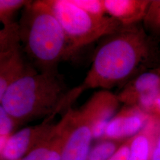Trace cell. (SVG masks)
<instances>
[{
    "instance_id": "9a60e30c",
    "label": "cell",
    "mask_w": 160,
    "mask_h": 160,
    "mask_svg": "<svg viewBox=\"0 0 160 160\" xmlns=\"http://www.w3.org/2000/svg\"><path fill=\"white\" fill-rule=\"evenodd\" d=\"M62 148L42 145L30 151L20 160H61Z\"/></svg>"
},
{
    "instance_id": "4fadbf2b",
    "label": "cell",
    "mask_w": 160,
    "mask_h": 160,
    "mask_svg": "<svg viewBox=\"0 0 160 160\" xmlns=\"http://www.w3.org/2000/svg\"><path fill=\"white\" fill-rule=\"evenodd\" d=\"M30 1L0 0V22L3 26L16 23L14 18L17 12L25 7Z\"/></svg>"
},
{
    "instance_id": "3957f363",
    "label": "cell",
    "mask_w": 160,
    "mask_h": 160,
    "mask_svg": "<svg viewBox=\"0 0 160 160\" xmlns=\"http://www.w3.org/2000/svg\"><path fill=\"white\" fill-rule=\"evenodd\" d=\"M76 97L58 72H38L23 77L0 97L1 106L19 122L54 114Z\"/></svg>"
},
{
    "instance_id": "277c9868",
    "label": "cell",
    "mask_w": 160,
    "mask_h": 160,
    "mask_svg": "<svg viewBox=\"0 0 160 160\" xmlns=\"http://www.w3.org/2000/svg\"><path fill=\"white\" fill-rule=\"evenodd\" d=\"M45 1L77 52L122 27L109 15L93 16L76 6L71 0Z\"/></svg>"
},
{
    "instance_id": "e0dca14e",
    "label": "cell",
    "mask_w": 160,
    "mask_h": 160,
    "mask_svg": "<svg viewBox=\"0 0 160 160\" xmlns=\"http://www.w3.org/2000/svg\"><path fill=\"white\" fill-rule=\"evenodd\" d=\"M118 149L112 140L101 141L91 148L87 160H109Z\"/></svg>"
},
{
    "instance_id": "7a4b0ae2",
    "label": "cell",
    "mask_w": 160,
    "mask_h": 160,
    "mask_svg": "<svg viewBox=\"0 0 160 160\" xmlns=\"http://www.w3.org/2000/svg\"><path fill=\"white\" fill-rule=\"evenodd\" d=\"M17 23L23 52L38 72H58L77 53L45 0L30 1Z\"/></svg>"
},
{
    "instance_id": "7c38bea8",
    "label": "cell",
    "mask_w": 160,
    "mask_h": 160,
    "mask_svg": "<svg viewBox=\"0 0 160 160\" xmlns=\"http://www.w3.org/2000/svg\"><path fill=\"white\" fill-rule=\"evenodd\" d=\"M160 120L151 116L143 130L132 138L129 160H150L151 138L157 135Z\"/></svg>"
},
{
    "instance_id": "6da1fadb",
    "label": "cell",
    "mask_w": 160,
    "mask_h": 160,
    "mask_svg": "<svg viewBox=\"0 0 160 160\" xmlns=\"http://www.w3.org/2000/svg\"><path fill=\"white\" fill-rule=\"evenodd\" d=\"M155 37L140 24L122 26L99 40L91 67L80 86V92L100 88L110 90L124 86L148 70L157 57Z\"/></svg>"
},
{
    "instance_id": "9c48e42d",
    "label": "cell",
    "mask_w": 160,
    "mask_h": 160,
    "mask_svg": "<svg viewBox=\"0 0 160 160\" xmlns=\"http://www.w3.org/2000/svg\"><path fill=\"white\" fill-rule=\"evenodd\" d=\"M151 118L137 106L126 105L109 122L104 138L112 141L133 138L143 130Z\"/></svg>"
},
{
    "instance_id": "2e32d148",
    "label": "cell",
    "mask_w": 160,
    "mask_h": 160,
    "mask_svg": "<svg viewBox=\"0 0 160 160\" xmlns=\"http://www.w3.org/2000/svg\"><path fill=\"white\" fill-rule=\"evenodd\" d=\"M19 122L8 114L2 106H0V150L5 147L8 138L13 133L14 129Z\"/></svg>"
},
{
    "instance_id": "52a82bcc",
    "label": "cell",
    "mask_w": 160,
    "mask_h": 160,
    "mask_svg": "<svg viewBox=\"0 0 160 160\" xmlns=\"http://www.w3.org/2000/svg\"><path fill=\"white\" fill-rule=\"evenodd\" d=\"M62 122L64 141L61 160H87L91 150V128L79 111H69Z\"/></svg>"
},
{
    "instance_id": "5b68a950",
    "label": "cell",
    "mask_w": 160,
    "mask_h": 160,
    "mask_svg": "<svg viewBox=\"0 0 160 160\" xmlns=\"http://www.w3.org/2000/svg\"><path fill=\"white\" fill-rule=\"evenodd\" d=\"M21 44L17 22L0 30V97L23 77L38 71L29 62Z\"/></svg>"
},
{
    "instance_id": "ac0fdd59",
    "label": "cell",
    "mask_w": 160,
    "mask_h": 160,
    "mask_svg": "<svg viewBox=\"0 0 160 160\" xmlns=\"http://www.w3.org/2000/svg\"><path fill=\"white\" fill-rule=\"evenodd\" d=\"M79 7L93 16L102 17L108 15L104 4V0H71Z\"/></svg>"
},
{
    "instance_id": "ffe728a7",
    "label": "cell",
    "mask_w": 160,
    "mask_h": 160,
    "mask_svg": "<svg viewBox=\"0 0 160 160\" xmlns=\"http://www.w3.org/2000/svg\"><path fill=\"white\" fill-rule=\"evenodd\" d=\"M156 137V141L151 155L150 160H160V125Z\"/></svg>"
},
{
    "instance_id": "44dd1931",
    "label": "cell",
    "mask_w": 160,
    "mask_h": 160,
    "mask_svg": "<svg viewBox=\"0 0 160 160\" xmlns=\"http://www.w3.org/2000/svg\"><path fill=\"white\" fill-rule=\"evenodd\" d=\"M149 114L155 118L160 120V91L155 100Z\"/></svg>"
},
{
    "instance_id": "5bb4252c",
    "label": "cell",
    "mask_w": 160,
    "mask_h": 160,
    "mask_svg": "<svg viewBox=\"0 0 160 160\" xmlns=\"http://www.w3.org/2000/svg\"><path fill=\"white\" fill-rule=\"evenodd\" d=\"M142 23L149 34L153 37L160 36V0H151Z\"/></svg>"
},
{
    "instance_id": "ba28073f",
    "label": "cell",
    "mask_w": 160,
    "mask_h": 160,
    "mask_svg": "<svg viewBox=\"0 0 160 160\" xmlns=\"http://www.w3.org/2000/svg\"><path fill=\"white\" fill-rule=\"evenodd\" d=\"M120 102L110 90L95 92L79 111L91 128L93 139L104 137L106 128L116 114Z\"/></svg>"
},
{
    "instance_id": "8992f818",
    "label": "cell",
    "mask_w": 160,
    "mask_h": 160,
    "mask_svg": "<svg viewBox=\"0 0 160 160\" xmlns=\"http://www.w3.org/2000/svg\"><path fill=\"white\" fill-rule=\"evenodd\" d=\"M160 91V65L137 75L117 94L120 103L135 106L149 114Z\"/></svg>"
},
{
    "instance_id": "30bf717a",
    "label": "cell",
    "mask_w": 160,
    "mask_h": 160,
    "mask_svg": "<svg viewBox=\"0 0 160 160\" xmlns=\"http://www.w3.org/2000/svg\"><path fill=\"white\" fill-rule=\"evenodd\" d=\"M53 126L47 123L40 125L26 127L14 133L8 138L1 152L2 160H20L26 154L31 145L45 139Z\"/></svg>"
},
{
    "instance_id": "8fae6325",
    "label": "cell",
    "mask_w": 160,
    "mask_h": 160,
    "mask_svg": "<svg viewBox=\"0 0 160 160\" xmlns=\"http://www.w3.org/2000/svg\"><path fill=\"white\" fill-rule=\"evenodd\" d=\"M151 0H104L106 12L122 26L143 22Z\"/></svg>"
},
{
    "instance_id": "d6986e66",
    "label": "cell",
    "mask_w": 160,
    "mask_h": 160,
    "mask_svg": "<svg viewBox=\"0 0 160 160\" xmlns=\"http://www.w3.org/2000/svg\"><path fill=\"white\" fill-rule=\"evenodd\" d=\"M130 146L125 144L120 147L109 160H129Z\"/></svg>"
}]
</instances>
